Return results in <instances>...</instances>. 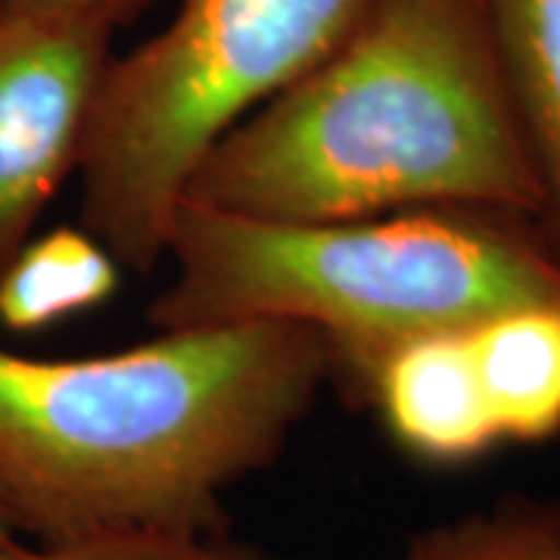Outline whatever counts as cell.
<instances>
[{"label": "cell", "mask_w": 560, "mask_h": 560, "mask_svg": "<svg viewBox=\"0 0 560 560\" xmlns=\"http://www.w3.org/2000/svg\"><path fill=\"white\" fill-rule=\"evenodd\" d=\"M536 168L541 243L560 265V0H480Z\"/></svg>", "instance_id": "cell-7"}, {"label": "cell", "mask_w": 560, "mask_h": 560, "mask_svg": "<svg viewBox=\"0 0 560 560\" xmlns=\"http://www.w3.org/2000/svg\"><path fill=\"white\" fill-rule=\"evenodd\" d=\"M361 386L386 433L411 458L427 464H470L501 445L489 415L470 330L423 334L386 349Z\"/></svg>", "instance_id": "cell-6"}, {"label": "cell", "mask_w": 560, "mask_h": 560, "mask_svg": "<svg viewBox=\"0 0 560 560\" xmlns=\"http://www.w3.org/2000/svg\"><path fill=\"white\" fill-rule=\"evenodd\" d=\"M16 541H22V533L20 526H16L13 511H10V504H7L3 492H0V551L10 548V545H16Z\"/></svg>", "instance_id": "cell-13"}, {"label": "cell", "mask_w": 560, "mask_h": 560, "mask_svg": "<svg viewBox=\"0 0 560 560\" xmlns=\"http://www.w3.org/2000/svg\"><path fill=\"white\" fill-rule=\"evenodd\" d=\"M13 3H35V7H60V10H75L88 13L97 20L109 22L113 28H119L128 20H135L140 10L153 0H13Z\"/></svg>", "instance_id": "cell-12"}, {"label": "cell", "mask_w": 560, "mask_h": 560, "mask_svg": "<svg viewBox=\"0 0 560 560\" xmlns=\"http://www.w3.org/2000/svg\"><path fill=\"white\" fill-rule=\"evenodd\" d=\"M334 368L318 334L280 320L75 359L0 346V492L44 545L228 529V495L283 455Z\"/></svg>", "instance_id": "cell-1"}, {"label": "cell", "mask_w": 560, "mask_h": 560, "mask_svg": "<svg viewBox=\"0 0 560 560\" xmlns=\"http://www.w3.org/2000/svg\"><path fill=\"white\" fill-rule=\"evenodd\" d=\"M119 280L121 265L88 228L35 231L0 271V330L22 337L94 312Z\"/></svg>", "instance_id": "cell-9"}, {"label": "cell", "mask_w": 560, "mask_h": 560, "mask_svg": "<svg viewBox=\"0 0 560 560\" xmlns=\"http://www.w3.org/2000/svg\"><path fill=\"white\" fill-rule=\"evenodd\" d=\"M489 415L501 442L560 433V302H526L470 327Z\"/></svg>", "instance_id": "cell-8"}, {"label": "cell", "mask_w": 560, "mask_h": 560, "mask_svg": "<svg viewBox=\"0 0 560 560\" xmlns=\"http://www.w3.org/2000/svg\"><path fill=\"white\" fill-rule=\"evenodd\" d=\"M386 560H560V504L504 499L423 529Z\"/></svg>", "instance_id": "cell-10"}, {"label": "cell", "mask_w": 560, "mask_h": 560, "mask_svg": "<svg viewBox=\"0 0 560 560\" xmlns=\"http://www.w3.org/2000/svg\"><path fill=\"white\" fill-rule=\"evenodd\" d=\"M162 261L168 278L147 312L153 330L296 324L359 381L405 340L560 302V265L533 221L474 209L271 221L184 200Z\"/></svg>", "instance_id": "cell-3"}, {"label": "cell", "mask_w": 560, "mask_h": 560, "mask_svg": "<svg viewBox=\"0 0 560 560\" xmlns=\"http://www.w3.org/2000/svg\"><path fill=\"white\" fill-rule=\"evenodd\" d=\"M0 560H280L228 529L212 533H119L75 541H16Z\"/></svg>", "instance_id": "cell-11"}, {"label": "cell", "mask_w": 560, "mask_h": 560, "mask_svg": "<svg viewBox=\"0 0 560 560\" xmlns=\"http://www.w3.org/2000/svg\"><path fill=\"white\" fill-rule=\"evenodd\" d=\"M374 3L178 0L103 72L75 172L81 228L121 268L153 271L206 153L327 60Z\"/></svg>", "instance_id": "cell-4"}, {"label": "cell", "mask_w": 560, "mask_h": 560, "mask_svg": "<svg viewBox=\"0 0 560 560\" xmlns=\"http://www.w3.org/2000/svg\"><path fill=\"white\" fill-rule=\"evenodd\" d=\"M113 38L97 16L0 0V271L79 172Z\"/></svg>", "instance_id": "cell-5"}, {"label": "cell", "mask_w": 560, "mask_h": 560, "mask_svg": "<svg viewBox=\"0 0 560 560\" xmlns=\"http://www.w3.org/2000/svg\"><path fill=\"white\" fill-rule=\"evenodd\" d=\"M184 200L271 221L474 209L536 224L541 190L480 0H377L206 153Z\"/></svg>", "instance_id": "cell-2"}]
</instances>
